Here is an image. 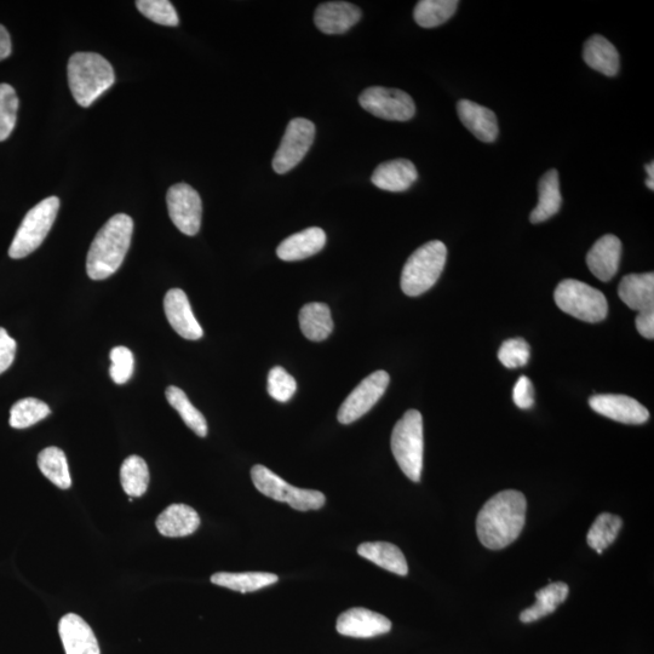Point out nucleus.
<instances>
[{"label":"nucleus","mask_w":654,"mask_h":654,"mask_svg":"<svg viewBox=\"0 0 654 654\" xmlns=\"http://www.w3.org/2000/svg\"><path fill=\"white\" fill-rule=\"evenodd\" d=\"M279 581L277 575L267 572L229 573L220 572L211 577V582L239 593L257 592Z\"/></svg>","instance_id":"nucleus-29"},{"label":"nucleus","mask_w":654,"mask_h":654,"mask_svg":"<svg viewBox=\"0 0 654 654\" xmlns=\"http://www.w3.org/2000/svg\"><path fill=\"white\" fill-rule=\"evenodd\" d=\"M418 179L415 164L407 159L389 160L378 165L371 181L377 188L387 192H405Z\"/></svg>","instance_id":"nucleus-20"},{"label":"nucleus","mask_w":654,"mask_h":654,"mask_svg":"<svg viewBox=\"0 0 654 654\" xmlns=\"http://www.w3.org/2000/svg\"><path fill=\"white\" fill-rule=\"evenodd\" d=\"M623 521L619 516L601 513L588 532L587 542L599 554L616 541L621 532Z\"/></svg>","instance_id":"nucleus-34"},{"label":"nucleus","mask_w":654,"mask_h":654,"mask_svg":"<svg viewBox=\"0 0 654 654\" xmlns=\"http://www.w3.org/2000/svg\"><path fill=\"white\" fill-rule=\"evenodd\" d=\"M618 295L633 311L654 309V274L625 275L619 284Z\"/></svg>","instance_id":"nucleus-22"},{"label":"nucleus","mask_w":654,"mask_h":654,"mask_svg":"<svg viewBox=\"0 0 654 654\" xmlns=\"http://www.w3.org/2000/svg\"><path fill=\"white\" fill-rule=\"evenodd\" d=\"M51 413L50 407L34 398H26L11 407L10 426L15 429H26L34 426Z\"/></svg>","instance_id":"nucleus-35"},{"label":"nucleus","mask_w":654,"mask_h":654,"mask_svg":"<svg viewBox=\"0 0 654 654\" xmlns=\"http://www.w3.org/2000/svg\"><path fill=\"white\" fill-rule=\"evenodd\" d=\"M636 329L641 336L647 338V340H653L654 338V309H648V311L639 312L638 317H636Z\"/></svg>","instance_id":"nucleus-43"},{"label":"nucleus","mask_w":654,"mask_h":654,"mask_svg":"<svg viewBox=\"0 0 654 654\" xmlns=\"http://www.w3.org/2000/svg\"><path fill=\"white\" fill-rule=\"evenodd\" d=\"M300 325L304 337L309 341L321 342L326 340L334 330L329 306L324 303H308L301 309Z\"/></svg>","instance_id":"nucleus-28"},{"label":"nucleus","mask_w":654,"mask_h":654,"mask_svg":"<svg viewBox=\"0 0 654 654\" xmlns=\"http://www.w3.org/2000/svg\"><path fill=\"white\" fill-rule=\"evenodd\" d=\"M390 445L400 469L413 483H418L422 475L424 452L423 418L420 411H407L395 424Z\"/></svg>","instance_id":"nucleus-5"},{"label":"nucleus","mask_w":654,"mask_h":654,"mask_svg":"<svg viewBox=\"0 0 654 654\" xmlns=\"http://www.w3.org/2000/svg\"><path fill=\"white\" fill-rule=\"evenodd\" d=\"M457 113L461 122L476 139L492 143L498 137V122L495 112L473 101L461 100L457 103Z\"/></svg>","instance_id":"nucleus-19"},{"label":"nucleus","mask_w":654,"mask_h":654,"mask_svg":"<svg viewBox=\"0 0 654 654\" xmlns=\"http://www.w3.org/2000/svg\"><path fill=\"white\" fill-rule=\"evenodd\" d=\"M358 554L366 560L374 562L383 570L395 573V575L406 576L409 573V566L403 552L392 543L388 542H367L359 545Z\"/></svg>","instance_id":"nucleus-26"},{"label":"nucleus","mask_w":654,"mask_h":654,"mask_svg":"<svg viewBox=\"0 0 654 654\" xmlns=\"http://www.w3.org/2000/svg\"><path fill=\"white\" fill-rule=\"evenodd\" d=\"M570 588L564 582L550 583L536 593V604L521 612L522 623H533L543 617L552 615L569 596Z\"/></svg>","instance_id":"nucleus-27"},{"label":"nucleus","mask_w":654,"mask_h":654,"mask_svg":"<svg viewBox=\"0 0 654 654\" xmlns=\"http://www.w3.org/2000/svg\"><path fill=\"white\" fill-rule=\"evenodd\" d=\"M59 209V198L50 197L28 211L11 243L9 256L20 260L36 251L54 226Z\"/></svg>","instance_id":"nucleus-7"},{"label":"nucleus","mask_w":654,"mask_h":654,"mask_svg":"<svg viewBox=\"0 0 654 654\" xmlns=\"http://www.w3.org/2000/svg\"><path fill=\"white\" fill-rule=\"evenodd\" d=\"M457 0H421L413 11L418 26L434 28L444 25L455 15Z\"/></svg>","instance_id":"nucleus-31"},{"label":"nucleus","mask_w":654,"mask_h":654,"mask_svg":"<svg viewBox=\"0 0 654 654\" xmlns=\"http://www.w3.org/2000/svg\"><path fill=\"white\" fill-rule=\"evenodd\" d=\"M40 472L61 490H68L72 486L70 468L65 455L59 447H48L38 456Z\"/></svg>","instance_id":"nucleus-30"},{"label":"nucleus","mask_w":654,"mask_h":654,"mask_svg":"<svg viewBox=\"0 0 654 654\" xmlns=\"http://www.w3.org/2000/svg\"><path fill=\"white\" fill-rule=\"evenodd\" d=\"M538 204L531 212L530 221L533 225L548 221L560 211L562 197L560 192L559 172L555 169L545 174L538 186Z\"/></svg>","instance_id":"nucleus-25"},{"label":"nucleus","mask_w":654,"mask_h":654,"mask_svg":"<svg viewBox=\"0 0 654 654\" xmlns=\"http://www.w3.org/2000/svg\"><path fill=\"white\" fill-rule=\"evenodd\" d=\"M533 393H535V390H533V384L530 378L521 376L513 389L514 404L522 410L531 409L533 403H535Z\"/></svg>","instance_id":"nucleus-41"},{"label":"nucleus","mask_w":654,"mask_h":654,"mask_svg":"<svg viewBox=\"0 0 654 654\" xmlns=\"http://www.w3.org/2000/svg\"><path fill=\"white\" fill-rule=\"evenodd\" d=\"M156 525L160 535L170 538L186 537L199 529L200 518L192 507L186 504H172L160 513Z\"/></svg>","instance_id":"nucleus-23"},{"label":"nucleus","mask_w":654,"mask_h":654,"mask_svg":"<svg viewBox=\"0 0 654 654\" xmlns=\"http://www.w3.org/2000/svg\"><path fill=\"white\" fill-rule=\"evenodd\" d=\"M251 478L258 491L274 501L288 503L291 508L308 512L324 507V493L314 490H303L292 486L261 464L251 469Z\"/></svg>","instance_id":"nucleus-8"},{"label":"nucleus","mask_w":654,"mask_h":654,"mask_svg":"<svg viewBox=\"0 0 654 654\" xmlns=\"http://www.w3.org/2000/svg\"><path fill=\"white\" fill-rule=\"evenodd\" d=\"M315 139V125L311 120L292 119L286 128L277 153L273 159V169L284 175L291 171L306 157Z\"/></svg>","instance_id":"nucleus-10"},{"label":"nucleus","mask_w":654,"mask_h":654,"mask_svg":"<svg viewBox=\"0 0 654 654\" xmlns=\"http://www.w3.org/2000/svg\"><path fill=\"white\" fill-rule=\"evenodd\" d=\"M268 393L279 403H288L294 397L297 383L283 367L275 366L268 375Z\"/></svg>","instance_id":"nucleus-38"},{"label":"nucleus","mask_w":654,"mask_h":654,"mask_svg":"<svg viewBox=\"0 0 654 654\" xmlns=\"http://www.w3.org/2000/svg\"><path fill=\"white\" fill-rule=\"evenodd\" d=\"M359 103L372 116L392 122H407L416 114L415 102L409 94L383 86H372L364 90Z\"/></svg>","instance_id":"nucleus-9"},{"label":"nucleus","mask_w":654,"mask_h":654,"mask_svg":"<svg viewBox=\"0 0 654 654\" xmlns=\"http://www.w3.org/2000/svg\"><path fill=\"white\" fill-rule=\"evenodd\" d=\"M336 629L349 638L370 639L389 633L392 623L380 613L355 607L338 617Z\"/></svg>","instance_id":"nucleus-13"},{"label":"nucleus","mask_w":654,"mask_h":654,"mask_svg":"<svg viewBox=\"0 0 654 654\" xmlns=\"http://www.w3.org/2000/svg\"><path fill=\"white\" fill-rule=\"evenodd\" d=\"M583 57L585 63L593 70L598 71L606 77H615L621 67L618 51L605 37H590L584 44Z\"/></svg>","instance_id":"nucleus-24"},{"label":"nucleus","mask_w":654,"mask_h":654,"mask_svg":"<svg viewBox=\"0 0 654 654\" xmlns=\"http://www.w3.org/2000/svg\"><path fill=\"white\" fill-rule=\"evenodd\" d=\"M133 218L118 214L97 233L86 258V272L93 280H105L123 265L133 237Z\"/></svg>","instance_id":"nucleus-2"},{"label":"nucleus","mask_w":654,"mask_h":654,"mask_svg":"<svg viewBox=\"0 0 654 654\" xmlns=\"http://www.w3.org/2000/svg\"><path fill=\"white\" fill-rule=\"evenodd\" d=\"M361 19L357 5L347 2H329L319 5L315 10L314 22L318 30L325 34L346 33Z\"/></svg>","instance_id":"nucleus-18"},{"label":"nucleus","mask_w":654,"mask_h":654,"mask_svg":"<svg viewBox=\"0 0 654 654\" xmlns=\"http://www.w3.org/2000/svg\"><path fill=\"white\" fill-rule=\"evenodd\" d=\"M554 298L562 312L585 323H600L607 317L608 303L605 295L582 281H561Z\"/></svg>","instance_id":"nucleus-6"},{"label":"nucleus","mask_w":654,"mask_h":654,"mask_svg":"<svg viewBox=\"0 0 654 654\" xmlns=\"http://www.w3.org/2000/svg\"><path fill=\"white\" fill-rule=\"evenodd\" d=\"M622 243L616 235L607 234L593 245L587 255L589 271L601 281H610L618 273Z\"/></svg>","instance_id":"nucleus-17"},{"label":"nucleus","mask_w":654,"mask_h":654,"mask_svg":"<svg viewBox=\"0 0 654 654\" xmlns=\"http://www.w3.org/2000/svg\"><path fill=\"white\" fill-rule=\"evenodd\" d=\"M526 508V498L519 491H502L490 498L476 519L481 544L501 550L515 542L525 526Z\"/></svg>","instance_id":"nucleus-1"},{"label":"nucleus","mask_w":654,"mask_h":654,"mask_svg":"<svg viewBox=\"0 0 654 654\" xmlns=\"http://www.w3.org/2000/svg\"><path fill=\"white\" fill-rule=\"evenodd\" d=\"M646 171H647V174H648V179L647 180L654 181V163L653 162L646 165Z\"/></svg>","instance_id":"nucleus-45"},{"label":"nucleus","mask_w":654,"mask_h":654,"mask_svg":"<svg viewBox=\"0 0 654 654\" xmlns=\"http://www.w3.org/2000/svg\"><path fill=\"white\" fill-rule=\"evenodd\" d=\"M172 223L183 234L193 237L202 226L203 204L197 191L186 183H177L166 195Z\"/></svg>","instance_id":"nucleus-11"},{"label":"nucleus","mask_w":654,"mask_h":654,"mask_svg":"<svg viewBox=\"0 0 654 654\" xmlns=\"http://www.w3.org/2000/svg\"><path fill=\"white\" fill-rule=\"evenodd\" d=\"M120 481L129 497L145 495L149 485V470L146 461L136 455L126 458L120 468Z\"/></svg>","instance_id":"nucleus-32"},{"label":"nucleus","mask_w":654,"mask_h":654,"mask_svg":"<svg viewBox=\"0 0 654 654\" xmlns=\"http://www.w3.org/2000/svg\"><path fill=\"white\" fill-rule=\"evenodd\" d=\"M19 97L13 86L0 84V142L9 139L16 125Z\"/></svg>","instance_id":"nucleus-36"},{"label":"nucleus","mask_w":654,"mask_h":654,"mask_svg":"<svg viewBox=\"0 0 654 654\" xmlns=\"http://www.w3.org/2000/svg\"><path fill=\"white\" fill-rule=\"evenodd\" d=\"M166 399L174 409L179 412L183 422L189 429H192L200 438L208 435V422H206L203 413L195 409L191 401L187 398L182 389L171 386L166 389Z\"/></svg>","instance_id":"nucleus-33"},{"label":"nucleus","mask_w":654,"mask_h":654,"mask_svg":"<svg viewBox=\"0 0 654 654\" xmlns=\"http://www.w3.org/2000/svg\"><path fill=\"white\" fill-rule=\"evenodd\" d=\"M16 354V342L7 330L0 327V375L13 365Z\"/></svg>","instance_id":"nucleus-42"},{"label":"nucleus","mask_w":654,"mask_h":654,"mask_svg":"<svg viewBox=\"0 0 654 654\" xmlns=\"http://www.w3.org/2000/svg\"><path fill=\"white\" fill-rule=\"evenodd\" d=\"M137 9L147 19L158 25L176 27L180 19L177 11L168 0H139Z\"/></svg>","instance_id":"nucleus-37"},{"label":"nucleus","mask_w":654,"mask_h":654,"mask_svg":"<svg viewBox=\"0 0 654 654\" xmlns=\"http://www.w3.org/2000/svg\"><path fill=\"white\" fill-rule=\"evenodd\" d=\"M326 245V234L319 227L304 229L291 235L278 246L277 255L286 262L302 261L317 255Z\"/></svg>","instance_id":"nucleus-21"},{"label":"nucleus","mask_w":654,"mask_h":654,"mask_svg":"<svg viewBox=\"0 0 654 654\" xmlns=\"http://www.w3.org/2000/svg\"><path fill=\"white\" fill-rule=\"evenodd\" d=\"M112 366L109 369L112 380L117 384H125L133 376L134 355L129 348L120 346L112 349Z\"/></svg>","instance_id":"nucleus-40"},{"label":"nucleus","mask_w":654,"mask_h":654,"mask_svg":"<svg viewBox=\"0 0 654 654\" xmlns=\"http://www.w3.org/2000/svg\"><path fill=\"white\" fill-rule=\"evenodd\" d=\"M164 311L172 329L181 337L189 341H197L203 337L204 331L194 317L185 291L170 290L164 298Z\"/></svg>","instance_id":"nucleus-15"},{"label":"nucleus","mask_w":654,"mask_h":654,"mask_svg":"<svg viewBox=\"0 0 654 654\" xmlns=\"http://www.w3.org/2000/svg\"><path fill=\"white\" fill-rule=\"evenodd\" d=\"M389 382L390 377L386 371H376L366 377L344 400L338 411V422L351 424L366 415L386 393Z\"/></svg>","instance_id":"nucleus-12"},{"label":"nucleus","mask_w":654,"mask_h":654,"mask_svg":"<svg viewBox=\"0 0 654 654\" xmlns=\"http://www.w3.org/2000/svg\"><path fill=\"white\" fill-rule=\"evenodd\" d=\"M11 54L10 34L3 25H0V61L8 59Z\"/></svg>","instance_id":"nucleus-44"},{"label":"nucleus","mask_w":654,"mask_h":654,"mask_svg":"<svg viewBox=\"0 0 654 654\" xmlns=\"http://www.w3.org/2000/svg\"><path fill=\"white\" fill-rule=\"evenodd\" d=\"M68 84L79 106L89 107L116 80L111 63L96 53H77L68 61Z\"/></svg>","instance_id":"nucleus-3"},{"label":"nucleus","mask_w":654,"mask_h":654,"mask_svg":"<svg viewBox=\"0 0 654 654\" xmlns=\"http://www.w3.org/2000/svg\"><path fill=\"white\" fill-rule=\"evenodd\" d=\"M59 633L66 654H101L93 629L82 617L74 613L63 616Z\"/></svg>","instance_id":"nucleus-16"},{"label":"nucleus","mask_w":654,"mask_h":654,"mask_svg":"<svg viewBox=\"0 0 654 654\" xmlns=\"http://www.w3.org/2000/svg\"><path fill=\"white\" fill-rule=\"evenodd\" d=\"M447 260L446 245L433 240L421 246L410 256L401 273V290L417 297L432 289L443 274Z\"/></svg>","instance_id":"nucleus-4"},{"label":"nucleus","mask_w":654,"mask_h":654,"mask_svg":"<svg viewBox=\"0 0 654 654\" xmlns=\"http://www.w3.org/2000/svg\"><path fill=\"white\" fill-rule=\"evenodd\" d=\"M589 405L599 415L624 424H644L650 412L638 400L618 394H600L590 398Z\"/></svg>","instance_id":"nucleus-14"},{"label":"nucleus","mask_w":654,"mask_h":654,"mask_svg":"<svg viewBox=\"0 0 654 654\" xmlns=\"http://www.w3.org/2000/svg\"><path fill=\"white\" fill-rule=\"evenodd\" d=\"M531 357L530 344L524 338H510L502 344L498 359L507 369L525 366Z\"/></svg>","instance_id":"nucleus-39"}]
</instances>
